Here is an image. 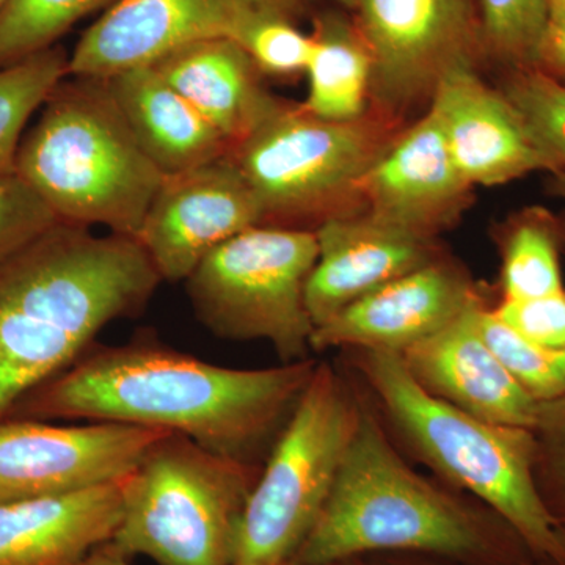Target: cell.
<instances>
[{
	"mask_svg": "<svg viewBox=\"0 0 565 565\" xmlns=\"http://www.w3.org/2000/svg\"><path fill=\"white\" fill-rule=\"evenodd\" d=\"M318 363L311 356L264 370H236L204 362L150 334L121 345L95 343L61 374L25 394L9 416L151 427L262 467Z\"/></svg>",
	"mask_w": 565,
	"mask_h": 565,
	"instance_id": "obj_1",
	"label": "cell"
},
{
	"mask_svg": "<svg viewBox=\"0 0 565 565\" xmlns=\"http://www.w3.org/2000/svg\"><path fill=\"white\" fill-rule=\"evenodd\" d=\"M161 281L139 241L66 222L0 262V419L140 315Z\"/></svg>",
	"mask_w": 565,
	"mask_h": 565,
	"instance_id": "obj_2",
	"label": "cell"
},
{
	"mask_svg": "<svg viewBox=\"0 0 565 565\" xmlns=\"http://www.w3.org/2000/svg\"><path fill=\"white\" fill-rule=\"evenodd\" d=\"M363 390V388H362ZM359 426L332 493L296 563L415 555L475 565L539 559L508 520L470 494L419 475L363 392Z\"/></svg>",
	"mask_w": 565,
	"mask_h": 565,
	"instance_id": "obj_3",
	"label": "cell"
},
{
	"mask_svg": "<svg viewBox=\"0 0 565 565\" xmlns=\"http://www.w3.org/2000/svg\"><path fill=\"white\" fill-rule=\"evenodd\" d=\"M341 355L405 457L508 520L535 557L565 565L535 487L533 430L484 422L438 399L416 384L397 353L355 349Z\"/></svg>",
	"mask_w": 565,
	"mask_h": 565,
	"instance_id": "obj_4",
	"label": "cell"
},
{
	"mask_svg": "<svg viewBox=\"0 0 565 565\" xmlns=\"http://www.w3.org/2000/svg\"><path fill=\"white\" fill-rule=\"evenodd\" d=\"M17 173L58 221L137 239L166 173L126 125L106 82L62 81L22 137Z\"/></svg>",
	"mask_w": 565,
	"mask_h": 565,
	"instance_id": "obj_5",
	"label": "cell"
},
{
	"mask_svg": "<svg viewBox=\"0 0 565 565\" xmlns=\"http://www.w3.org/2000/svg\"><path fill=\"white\" fill-rule=\"evenodd\" d=\"M396 120L367 110L330 121L275 99L230 148L262 211L263 225L310 230L363 211L359 182L399 136Z\"/></svg>",
	"mask_w": 565,
	"mask_h": 565,
	"instance_id": "obj_6",
	"label": "cell"
},
{
	"mask_svg": "<svg viewBox=\"0 0 565 565\" xmlns=\"http://www.w3.org/2000/svg\"><path fill=\"white\" fill-rule=\"evenodd\" d=\"M262 468L167 434L122 481L109 542L158 565H233L237 523Z\"/></svg>",
	"mask_w": 565,
	"mask_h": 565,
	"instance_id": "obj_7",
	"label": "cell"
},
{
	"mask_svg": "<svg viewBox=\"0 0 565 565\" xmlns=\"http://www.w3.org/2000/svg\"><path fill=\"white\" fill-rule=\"evenodd\" d=\"M363 399L343 364L319 360L248 494L233 565H285L297 555L332 493Z\"/></svg>",
	"mask_w": 565,
	"mask_h": 565,
	"instance_id": "obj_8",
	"label": "cell"
},
{
	"mask_svg": "<svg viewBox=\"0 0 565 565\" xmlns=\"http://www.w3.org/2000/svg\"><path fill=\"white\" fill-rule=\"evenodd\" d=\"M318 255L310 230H245L185 278L193 313L222 340L266 341L281 363L311 359L315 323L305 289Z\"/></svg>",
	"mask_w": 565,
	"mask_h": 565,
	"instance_id": "obj_9",
	"label": "cell"
},
{
	"mask_svg": "<svg viewBox=\"0 0 565 565\" xmlns=\"http://www.w3.org/2000/svg\"><path fill=\"white\" fill-rule=\"evenodd\" d=\"M360 35L373 58L371 106L393 120L433 96L459 65H476L471 0H356Z\"/></svg>",
	"mask_w": 565,
	"mask_h": 565,
	"instance_id": "obj_10",
	"label": "cell"
},
{
	"mask_svg": "<svg viewBox=\"0 0 565 565\" xmlns=\"http://www.w3.org/2000/svg\"><path fill=\"white\" fill-rule=\"evenodd\" d=\"M167 434L131 424L0 419V503L120 481Z\"/></svg>",
	"mask_w": 565,
	"mask_h": 565,
	"instance_id": "obj_11",
	"label": "cell"
},
{
	"mask_svg": "<svg viewBox=\"0 0 565 565\" xmlns=\"http://www.w3.org/2000/svg\"><path fill=\"white\" fill-rule=\"evenodd\" d=\"M296 0H117L82 35L68 76L107 79L206 40H241L256 21L292 14Z\"/></svg>",
	"mask_w": 565,
	"mask_h": 565,
	"instance_id": "obj_12",
	"label": "cell"
},
{
	"mask_svg": "<svg viewBox=\"0 0 565 565\" xmlns=\"http://www.w3.org/2000/svg\"><path fill=\"white\" fill-rule=\"evenodd\" d=\"M263 225L252 189L228 154L166 174L137 241L162 281H185L218 245Z\"/></svg>",
	"mask_w": 565,
	"mask_h": 565,
	"instance_id": "obj_13",
	"label": "cell"
},
{
	"mask_svg": "<svg viewBox=\"0 0 565 565\" xmlns=\"http://www.w3.org/2000/svg\"><path fill=\"white\" fill-rule=\"evenodd\" d=\"M489 289L445 253L414 273L366 294L316 327L311 351H384L401 355L460 318Z\"/></svg>",
	"mask_w": 565,
	"mask_h": 565,
	"instance_id": "obj_14",
	"label": "cell"
},
{
	"mask_svg": "<svg viewBox=\"0 0 565 565\" xmlns=\"http://www.w3.org/2000/svg\"><path fill=\"white\" fill-rule=\"evenodd\" d=\"M429 110L471 188H494L527 173L563 170L534 139L514 104L500 88L490 87L471 63L449 70L438 81Z\"/></svg>",
	"mask_w": 565,
	"mask_h": 565,
	"instance_id": "obj_15",
	"label": "cell"
},
{
	"mask_svg": "<svg viewBox=\"0 0 565 565\" xmlns=\"http://www.w3.org/2000/svg\"><path fill=\"white\" fill-rule=\"evenodd\" d=\"M473 189L452 161L429 109L399 132L359 182L364 211L433 239L459 221Z\"/></svg>",
	"mask_w": 565,
	"mask_h": 565,
	"instance_id": "obj_16",
	"label": "cell"
},
{
	"mask_svg": "<svg viewBox=\"0 0 565 565\" xmlns=\"http://www.w3.org/2000/svg\"><path fill=\"white\" fill-rule=\"evenodd\" d=\"M315 233L319 255L305 289L315 329L366 294L445 255L437 239L364 210L330 218Z\"/></svg>",
	"mask_w": 565,
	"mask_h": 565,
	"instance_id": "obj_17",
	"label": "cell"
},
{
	"mask_svg": "<svg viewBox=\"0 0 565 565\" xmlns=\"http://www.w3.org/2000/svg\"><path fill=\"white\" fill-rule=\"evenodd\" d=\"M492 300L487 294L399 356L416 384L438 399L484 422L533 430L542 403L512 377L479 330V313Z\"/></svg>",
	"mask_w": 565,
	"mask_h": 565,
	"instance_id": "obj_18",
	"label": "cell"
},
{
	"mask_svg": "<svg viewBox=\"0 0 565 565\" xmlns=\"http://www.w3.org/2000/svg\"><path fill=\"white\" fill-rule=\"evenodd\" d=\"M122 481L0 503V565H74L106 544L121 519Z\"/></svg>",
	"mask_w": 565,
	"mask_h": 565,
	"instance_id": "obj_19",
	"label": "cell"
},
{
	"mask_svg": "<svg viewBox=\"0 0 565 565\" xmlns=\"http://www.w3.org/2000/svg\"><path fill=\"white\" fill-rule=\"evenodd\" d=\"M134 137L166 174L228 154L230 145L151 65L103 79Z\"/></svg>",
	"mask_w": 565,
	"mask_h": 565,
	"instance_id": "obj_20",
	"label": "cell"
},
{
	"mask_svg": "<svg viewBox=\"0 0 565 565\" xmlns=\"http://www.w3.org/2000/svg\"><path fill=\"white\" fill-rule=\"evenodd\" d=\"M152 68L230 145L243 140L275 99L259 84L262 71L232 40H206L163 55Z\"/></svg>",
	"mask_w": 565,
	"mask_h": 565,
	"instance_id": "obj_21",
	"label": "cell"
},
{
	"mask_svg": "<svg viewBox=\"0 0 565 565\" xmlns=\"http://www.w3.org/2000/svg\"><path fill=\"white\" fill-rule=\"evenodd\" d=\"M305 73V110L330 121H352L370 110L373 58L356 25L327 14L316 21Z\"/></svg>",
	"mask_w": 565,
	"mask_h": 565,
	"instance_id": "obj_22",
	"label": "cell"
},
{
	"mask_svg": "<svg viewBox=\"0 0 565 565\" xmlns=\"http://www.w3.org/2000/svg\"><path fill=\"white\" fill-rule=\"evenodd\" d=\"M501 269L500 300H525L564 291L565 221L545 207H526L494 233Z\"/></svg>",
	"mask_w": 565,
	"mask_h": 565,
	"instance_id": "obj_23",
	"label": "cell"
},
{
	"mask_svg": "<svg viewBox=\"0 0 565 565\" xmlns=\"http://www.w3.org/2000/svg\"><path fill=\"white\" fill-rule=\"evenodd\" d=\"M68 58L58 47H50L0 66V174L17 173L25 125L68 76Z\"/></svg>",
	"mask_w": 565,
	"mask_h": 565,
	"instance_id": "obj_24",
	"label": "cell"
},
{
	"mask_svg": "<svg viewBox=\"0 0 565 565\" xmlns=\"http://www.w3.org/2000/svg\"><path fill=\"white\" fill-rule=\"evenodd\" d=\"M117 0H7L0 9V66L31 57L96 9Z\"/></svg>",
	"mask_w": 565,
	"mask_h": 565,
	"instance_id": "obj_25",
	"label": "cell"
},
{
	"mask_svg": "<svg viewBox=\"0 0 565 565\" xmlns=\"http://www.w3.org/2000/svg\"><path fill=\"white\" fill-rule=\"evenodd\" d=\"M492 302L479 313V330L512 377L539 403L565 396V349L531 343L497 318Z\"/></svg>",
	"mask_w": 565,
	"mask_h": 565,
	"instance_id": "obj_26",
	"label": "cell"
},
{
	"mask_svg": "<svg viewBox=\"0 0 565 565\" xmlns=\"http://www.w3.org/2000/svg\"><path fill=\"white\" fill-rule=\"evenodd\" d=\"M481 43L505 70L533 68L548 22L546 0H479Z\"/></svg>",
	"mask_w": 565,
	"mask_h": 565,
	"instance_id": "obj_27",
	"label": "cell"
},
{
	"mask_svg": "<svg viewBox=\"0 0 565 565\" xmlns=\"http://www.w3.org/2000/svg\"><path fill=\"white\" fill-rule=\"evenodd\" d=\"M498 88L514 104L539 145L565 170L564 82L537 68H511Z\"/></svg>",
	"mask_w": 565,
	"mask_h": 565,
	"instance_id": "obj_28",
	"label": "cell"
},
{
	"mask_svg": "<svg viewBox=\"0 0 565 565\" xmlns=\"http://www.w3.org/2000/svg\"><path fill=\"white\" fill-rule=\"evenodd\" d=\"M533 433L535 487L546 514L565 530V396L542 403Z\"/></svg>",
	"mask_w": 565,
	"mask_h": 565,
	"instance_id": "obj_29",
	"label": "cell"
},
{
	"mask_svg": "<svg viewBox=\"0 0 565 565\" xmlns=\"http://www.w3.org/2000/svg\"><path fill=\"white\" fill-rule=\"evenodd\" d=\"M237 44L262 73L289 76L305 71L311 36L294 25L291 14H270L248 28Z\"/></svg>",
	"mask_w": 565,
	"mask_h": 565,
	"instance_id": "obj_30",
	"label": "cell"
},
{
	"mask_svg": "<svg viewBox=\"0 0 565 565\" xmlns=\"http://www.w3.org/2000/svg\"><path fill=\"white\" fill-rule=\"evenodd\" d=\"M58 222L57 215L20 174H0V262Z\"/></svg>",
	"mask_w": 565,
	"mask_h": 565,
	"instance_id": "obj_31",
	"label": "cell"
},
{
	"mask_svg": "<svg viewBox=\"0 0 565 565\" xmlns=\"http://www.w3.org/2000/svg\"><path fill=\"white\" fill-rule=\"evenodd\" d=\"M493 315L515 333L546 349H565V289L550 296L492 303Z\"/></svg>",
	"mask_w": 565,
	"mask_h": 565,
	"instance_id": "obj_32",
	"label": "cell"
},
{
	"mask_svg": "<svg viewBox=\"0 0 565 565\" xmlns=\"http://www.w3.org/2000/svg\"><path fill=\"white\" fill-rule=\"evenodd\" d=\"M533 68L565 84V13L550 14Z\"/></svg>",
	"mask_w": 565,
	"mask_h": 565,
	"instance_id": "obj_33",
	"label": "cell"
},
{
	"mask_svg": "<svg viewBox=\"0 0 565 565\" xmlns=\"http://www.w3.org/2000/svg\"><path fill=\"white\" fill-rule=\"evenodd\" d=\"M371 565H475L452 563V561L435 559V557L415 556V555H377L370 559ZM515 565H561L553 561L533 559L527 563Z\"/></svg>",
	"mask_w": 565,
	"mask_h": 565,
	"instance_id": "obj_34",
	"label": "cell"
},
{
	"mask_svg": "<svg viewBox=\"0 0 565 565\" xmlns=\"http://www.w3.org/2000/svg\"><path fill=\"white\" fill-rule=\"evenodd\" d=\"M74 565H132L131 559L118 552L110 542L96 546L88 555Z\"/></svg>",
	"mask_w": 565,
	"mask_h": 565,
	"instance_id": "obj_35",
	"label": "cell"
},
{
	"mask_svg": "<svg viewBox=\"0 0 565 565\" xmlns=\"http://www.w3.org/2000/svg\"><path fill=\"white\" fill-rule=\"evenodd\" d=\"M548 191L553 193V195L565 200V170H557L555 173H550Z\"/></svg>",
	"mask_w": 565,
	"mask_h": 565,
	"instance_id": "obj_36",
	"label": "cell"
},
{
	"mask_svg": "<svg viewBox=\"0 0 565 565\" xmlns=\"http://www.w3.org/2000/svg\"><path fill=\"white\" fill-rule=\"evenodd\" d=\"M285 565H371L370 561L364 559V557H355V559L340 561V563H329V564H302L296 563V561H289L288 564Z\"/></svg>",
	"mask_w": 565,
	"mask_h": 565,
	"instance_id": "obj_37",
	"label": "cell"
},
{
	"mask_svg": "<svg viewBox=\"0 0 565 565\" xmlns=\"http://www.w3.org/2000/svg\"><path fill=\"white\" fill-rule=\"evenodd\" d=\"M550 14L565 13V0H546Z\"/></svg>",
	"mask_w": 565,
	"mask_h": 565,
	"instance_id": "obj_38",
	"label": "cell"
},
{
	"mask_svg": "<svg viewBox=\"0 0 565 565\" xmlns=\"http://www.w3.org/2000/svg\"><path fill=\"white\" fill-rule=\"evenodd\" d=\"M557 541H559L561 550H563V557L565 564V530L564 527H556Z\"/></svg>",
	"mask_w": 565,
	"mask_h": 565,
	"instance_id": "obj_39",
	"label": "cell"
},
{
	"mask_svg": "<svg viewBox=\"0 0 565 565\" xmlns=\"http://www.w3.org/2000/svg\"><path fill=\"white\" fill-rule=\"evenodd\" d=\"M333 2H337L338 6L345 7V9L355 10L356 7V0H333Z\"/></svg>",
	"mask_w": 565,
	"mask_h": 565,
	"instance_id": "obj_40",
	"label": "cell"
},
{
	"mask_svg": "<svg viewBox=\"0 0 565 565\" xmlns=\"http://www.w3.org/2000/svg\"><path fill=\"white\" fill-rule=\"evenodd\" d=\"M7 0H0V9H2L3 6H6Z\"/></svg>",
	"mask_w": 565,
	"mask_h": 565,
	"instance_id": "obj_41",
	"label": "cell"
}]
</instances>
